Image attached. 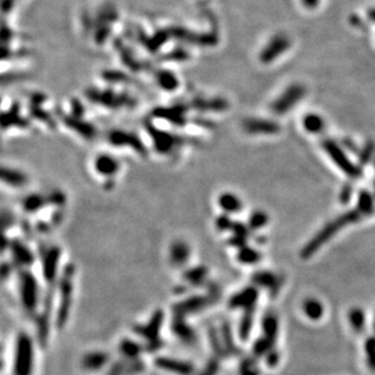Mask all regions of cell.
Returning <instances> with one entry per match:
<instances>
[{
  "label": "cell",
  "instance_id": "cell-39",
  "mask_svg": "<svg viewBox=\"0 0 375 375\" xmlns=\"http://www.w3.org/2000/svg\"><path fill=\"white\" fill-rule=\"evenodd\" d=\"M217 370H218V362L216 361V359H212V361H210L208 364H206L204 371H203L200 375H216Z\"/></svg>",
  "mask_w": 375,
  "mask_h": 375
},
{
  "label": "cell",
  "instance_id": "cell-20",
  "mask_svg": "<svg viewBox=\"0 0 375 375\" xmlns=\"http://www.w3.org/2000/svg\"><path fill=\"white\" fill-rule=\"evenodd\" d=\"M262 329H264V338L267 339L274 345L278 333V321L273 314H267L262 320Z\"/></svg>",
  "mask_w": 375,
  "mask_h": 375
},
{
  "label": "cell",
  "instance_id": "cell-33",
  "mask_svg": "<svg viewBox=\"0 0 375 375\" xmlns=\"http://www.w3.org/2000/svg\"><path fill=\"white\" fill-rule=\"evenodd\" d=\"M375 153V142L374 141H368L362 149L358 152V161L361 165H367L371 161Z\"/></svg>",
  "mask_w": 375,
  "mask_h": 375
},
{
  "label": "cell",
  "instance_id": "cell-3",
  "mask_svg": "<svg viewBox=\"0 0 375 375\" xmlns=\"http://www.w3.org/2000/svg\"><path fill=\"white\" fill-rule=\"evenodd\" d=\"M73 276L74 268L72 265H67L58 279V303L55 317V324L58 329H63L69 317L73 297Z\"/></svg>",
  "mask_w": 375,
  "mask_h": 375
},
{
  "label": "cell",
  "instance_id": "cell-23",
  "mask_svg": "<svg viewBox=\"0 0 375 375\" xmlns=\"http://www.w3.org/2000/svg\"><path fill=\"white\" fill-rule=\"evenodd\" d=\"M119 352L122 353L123 358L136 359L142 352V346L136 341L123 340L119 345Z\"/></svg>",
  "mask_w": 375,
  "mask_h": 375
},
{
  "label": "cell",
  "instance_id": "cell-2",
  "mask_svg": "<svg viewBox=\"0 0 375 375\" xmlns=\"http://www.w3.org/2000/svg\"><path fill=\"white\" fill-rule=\"evenodd\" d=\"M34 345L31 335L21 332L16 336L13 356V375H33Z\"/></svg>",
  "mask_w": 375,
  "mask_h": 375
},
{
  "label": "cell",
  "instance_id": "cell-7",
  "mask_svg": "<svg viewBox=\"0 0 375 375\" xmlns=\"http://www.w3.org/2000/svg\"><path fill=\"white\" fill-rule=\"evenodd\" d=\"M290 38L285 33H277L271 38L266 46L261 50L259 55V60L265 64L276 61L280 55L284 54L286 50L290 48Z\"/></svg>",
  "mask_w": 375,
  "mask_h": 375
},
{
  "label": "cell",
  "instance_id": "cell-8",
  "mask_svg": "<svg viewBox=\"0 0 375 375\" xmlns=\"http://www.w3.org/2000/svg\"><path fill=\"white\" fill-rule=\"evenodd\" d=\"M162 324H163V312L157 311L152 316L148 323L135 327L134 332L144 338V340H148V347L151 350H156L155 347H157L159 344V333H161Z\"/></svg>",
  "mask_w": 375,
  "mask_h": 375
},
{
  "label": "cell",
  "instance_id": "cell-12",
  "mask_svg": "<svg viewBox=\"0 0 375 375\" xmlns=\"http://www.w3.org/2000/svg\"><path fill=\"white\" fill-rule=\"evenodd\" d=\"M211 300L212 297L194 295V296L188 297L182 303H179L174 309H176V315L180 316V317H184L186 315H193L202 311L203 309H205L210 304Z\"/></svg>",
  "mask_w": 375,
  "mask_h": 375
},
{
  "label": "cell",
  "instance_id": "cell-29",
  "mask_svg": "<svg viewBox=\"0 0 375 375\" xmlns=\"http://www.w3.org/2000/svg\"><path fill=\"white\" fill-rule=\"evenodd\" d=\"M348 322H350L351 327L353 328V330L357 333H361L364 328L365 323V317L364 314L361 309H352L348 312Z\"/></svg>",
  "mask_w": 375,
  "mask_h": 375
},
{
  "label": "cell",
  "instance_id": "cell-16",
  "mask_svg": "<svg viewBox=\"0 0 375 375\" xmlns=\"http://www.w3.org/2000/svg\"><path fill=\"white\" fill-rule=\"evenodd\" d=\"M144 369L143 362L140 358L126 359L118 362L109 368L107 375H137Z\"/></svg>",
  "mask_w": 375,
  "mask_h": 375
},
{
  "label": "cell",
  "instance_id": "cell-25",
  "mask_svg": "<svg viewBox=\"0 0 375 375\" xmlns=\"http://www.w3.org/2000/svg\"><path fill=\"white\" fill-rule=\"evenodd\" d=\"M2 176L3 181L8 182V185L15 186V187H21V186L26 184V180H27L26 176L23 175L22 173H20V171L14 169H7V168L3 169Z\"/></svg>",
  "mask_w": 375,
  "mask_h": 375
},
{
  "label": "cell",
  "instance_id": "cell-28",
  "mask_svg": "<svg viewBox=\"0 0 375 375\" xmlns=\"http://www.w3.org/2000/svg\"><path fill=\"white\" fill-rule=\"evenodd\" d=\"M253 320H254V310H247L242 318L241 324H239V335H241L242 340H248L250 334V329L253 327Z\"/></svg>",
  "mask_w": 375,
  "mask_h": 375
},
{
  "label": "cell",
  "instance_id": "cell-11",
  "mask_svg": "<svg viewBox=\"0 0 375 375\" xmlns=\"http://www.w3.org/2000/svg\"><path fill=\"white\" fill-rule=\"evenodd\" d=\"M243 129L248 134H266L273 135L280 131L279 124L274 120L260 119V118H249L243 123Z\"/></svg>",
  "mask_w": 375,
  "mask_h": 375
},
{
  "label": "cell",
  "instance_id": "cell-36",
  "mask_svg": "<svg viewBox=\"0 0 375 375\" xmlns=\"http://www.w3.org/2000/svg\"><path fill=\"white\" fill-rule=\"evenodd\" d=\"M365 353L368 357V364L375 371V338H370L365 342Z\"/></svg>",
  "mask_w": 375,
  "mask_h": 375
},
{
  "label": "cell",
  "instance_id": "cell-44",
  "mask_svg": "<svg viewBox=\"0 0 375 375\" xmlns=\"http://www.w3.org/2000/svg\"><path fill=\"white\" fill-rule=\"evenodd\" d=\"M368 17H369V20L375 22V8L370 9V10H368Z\"/></svg>",
  "mask_w": 375,
  "mask_h": 375
},
{
  "label": "cell",
  "instance_id": "cell-21",
  "mask_svg": "<svg viewBox=\"0 0 375 375\" xmlns=\"http://www.w3.org/2000/svg\"><path fill=\"white\" fill-rule=\"evenodd\" d=\"M253 280L256 284L271 289V291H276L277 289L279 288V279L277 278V276H274V274L271 272H266V271H262V272H258L254 274Z\"/></svg>",
  "mask_w": 375,
  "mask_h": 375
},
{
  "label": "cell",
  "instance_id": "cell-15",
  "mask_svg": "<svg viewBox=\"0 0 375 375\" xmlns=\"http://www.w3.org/2000/svg\"><path fill=\"white\" fill-rule=\"evenodd\" d=\"M94 167H95L96 173L99 175L105 176V178H112L119 171L120 163L113 156L102 153L99 157H96L95 162H94Z\"/></svg>",
  "mask_w": 375,
  "mask_h": 375
},
{
  "label": "cell",
  "instance_id": "cell-45",
  "mask_svg": "<svg viewBox=\"0 0 375 375\" xmlns=\"http://www.w3.org/2000/svg\"><path fill=\"white\" fill-rule=\"evenodd\" d=\"M374 193H375V182H374Z\"/></svg>",
  "mask_w": 375,
  "mask_h": 375
},
{
  "label": "cell",
  "instance_id": "cell-10",
  "mask_svg": "<svg viewBox=\"0 0 375 375\" xmlns=\"http://www.w3.org/2000/svg\"><path fill=\"white\" fill-rule=\"evenodd\" d=\"M61 259V249L58 247H49L43 254V276L46 283H52L57 278L58 264Z\"/></svg>",
  "mask_w": 375,
  "mask_h": 375
},
{
  "label": "cell",
  "instance_id": "cell-24",
  "mask_svg": "<svg viewBox=\"0 0 375 375\" xmlns=\"http://www.w3.org/2000/svg\"><path fill=\"white\" fill-rule=\"evenodd\" d=\"M304 128L306 131L311 132V134H320L324 129V120L323 118L316 113H309L303 120Z\"/></svg>",
  "mask_w": 375,
  "mask_h": 375
},
{
  "label": "cell",
  "instance_id": "cell-17",
  "mask_svg": "<svg viewBox=\"0 0 375 375\" xmlns=\"http://www.w3.org/2000/svg\"><path fill=\"white\" fill-rule=\"evenodd\" d=\"M191 256V249L187 243L182 241H176L171 244L169 258L170 262L176 267L185 266L188 262V259Z\"/></svg>",
  "mask_w": 375,
  "mask_h": 375
},
{
  "label": "cell",
  "instance_id": "cell-5",
  "mask_svg": "<svg viewBox=\"0 0 375 375\" xmlns=\"http://www.w3.org/2000/svg\"><path fill=\"white\" fill-rule=\"evenodd\" d=\"M322 146H323V148L327 152V155L333 159V162H334V163L338 165V167L340 168V169L344 171L347 176H350V178H352V179L361 178L362 176L361 168L357 167L356 164H353L352 162L347 158L346 153L342 151V148L339 146L338 143L334 142L333 140L327 138V140H324L323 142H322Z\"/></svg>",
  "mask_w": 375,
  "mask_h": 375
},
{
  "label": "cell",
  "instance_id": "cell-31",
  "mask_svg": "<svg viewBox=\"0 0 375 375\" xmlns=\"http://www.w3.org/2000/svg\"><path fill=\"white\" fill-rule=\"evenodd\" d=\"M46 200L44 197L38 196V194H32L25 198L23 200V209L28 212H34L37 210H40L44 205H45Z\"/></svg>",
  "mask_w": 375,
  "mask_h": 375
},
{
  "label": "cell",
  "instance_id": "cell-19",
  "mask_svg": "<svg viewBox=\"0 0 375 375\" xmlns=\"http://www.w3.org/2000/svg\"><path fill=\"white\" fill-rule=\"evenodd\" d=\"M217 204L223 214H236L243 208L239 197L231 192H222L217 198Z\"/></svg>",
  "mask_w": 375,
  "mask_h": 375
},
{
  "label": "cell",
  "instance_id": "cell-37",
  "mask_svg": "<svg viewBox=\"0 0 375 375\" xmlns=\"http://www.w3.org/2000/svg\"><path fill=\"white\" fill-rule=\"evenodd\" d=\"M351 197H352V186L345 185L340 192L339 199H340L342 204H347V202L351 199Z\"/></svg>",
  "mask_w": 375,
  "mask_h": 375
},
{
  "label": "cell",
  "instance_id": "cell-9",
  "mask_svg": "<svg viewBox=\"0 0 375 375\" xmlns=\"http://www.w3.org/2000/svg\"><path fill=\"white\" fill-rule=\"evenodd\" d=\"M155 365L161 370L175 375H194L196 367L191 362L181 361L173 357L161 356L155 359Z\"/></svg>",
  "mask_w": 375,
  "mask_h": 375
},
{
  "label": "cell",
  "instance_id": "cell-38",
  "mask_svg": "<svg viewBox=\"0 0 375 375\" xmlns=\"http://www.w3.org/2000/svg\"><path fill=\"white\" fill-rule=\"evenodd\" d=\"M216 225H217L218 229H221V230H229V229H232V227H233L231 220H230V217L227 216V214L221 215V216L217 218Z\"/></svg>",
  "mask_w": 375,
  "mask_h": 375
},
{
  "label": "cell",
  "instance_id": "cell-35",
  "mask_svg": "<svg viewBox=\"0 0 375 375\" xmlns=\"http://www.w3.org/2000/svg\"><path fill=\"white\" fill-rule=\"evenodd\" d=\"M271 348H273V344L271 341H268L267 339L260 338L258 341L254 344V355L256 357L266 355L267 352H271Z\"/></svg>",
  "mask_w": 375,
  "mask_h": 375
},
{
  "label": "cell",
  "instance_id": "cell-42",
  "mask_svg": "<svg viewBox=\"0 0 375 375\" xmlns=\"http://www.w3.org/2000/svg\"><path fill=\"white\" fill-rule=\"evenodd\" d=\"M241 375H256V371L254 368L244 365V367H242V374Z\"/></svg>",
  "mask_w": 375,
  "mask_h": 375
},
{
  "label": "cell",
  "instance_id": "cell-13",
  "mask_svg": "<svg viewBox=\"0 0 375 375\" xmlns=\"http://www.w3.org/2000/svg\"><path fill=\"white\" fill-rule=\"evenodd\" d=\"M9 248L11 249V255L16 265L22 267V270H27L26 267L32 266L34 264V255L27 246L20 241H13L9 243Z\"/></svg>",
  "mask_w": 375,
  "mask_h": 375
},
{
  "label": "cell",
  "instance_id": "cell-14",
  "mask_svg": "<svg viewBox=\"0 0 375 375\" xmlns=\"http://www.w3.org/2000/svg\"><path fill=\"white\" fill-rule=\"evenodd\" d=\"M258 296V290L250 286V288L244 289V290L233 295L231 299H230L229 305L231 309H244L246 311L247 310H254Z\"/></svg>",
  "mask_w": 375,
  "mask_h": 375
},
{
  "label": "cell",
  "instance_id": "cell-30",
  "mask_svg": "<svg viewBox=\"0 0 375 375\" xmlns=\"http://www.w3.org/2000/svg\"><path fill=\"white\" fill-rule=\"evenodd\" d=\"M158 83L161 85L162 89L171 91L175 90L178 88V79L173 73L168 72V70H162L158 74Z\"/></svg>",
  "mask_w": 375,
  "mask_h": 375
},
{
  "label": "cell",
  "instance_id": "cell-43",
  "mask_svg": "<svg viewBox=\"0 0 375 375\" xmlns=\"http://www.w3.org/2000/svg\"><path fill=\"white\" fill-rule=\"evenodd\" d=\"M344 143H345V146H346L347 148L351 151V152H359V151L357 149L356 144L353 143L352 141H350V140H345V141H344Z\"/></svg>",
  "mask_w": 375,
  "mask_h": 375
},
{
  "label": "cell",
  "instance_id": "cell-26",
  "mask_svg": "<svg viewBox=\"0 0 375 375\" xmlns=\"http://www.w3.org/2000/svg\"><path fill=\"white\" fill-rule=\"evenodd\" d=\"M357 209L362 215H370L374 211V202L373 197L368 191H361L358 196V205Z\"/></svg>",
  "mask_w": 375,
  "mask_h": 375
},
{
  "label": "cell",
  "instance_id": "cell-41",
  "mask_svg": "<svg viewBox=\"0 0 375 375\" xmlns=\"http://www.w3.org/2000/svg\"><path fill=\"white\" fill-rule=\"evenodd\" d=\"M320 3V0H303V4L305 5L307 9H315Z\"/></svg>",
  "mask_w": 375,
  "mask_h": 375
},
{
  "label": "cell",
  "instance_id": "cell-27",
  "mask_svg": "<svg viewBox=\"0 0 375 375\" xmlns=\"http://www.w3.org/2000/svg\"><path fill=\"white\" fill-rule=\"evenodd\" d=\"M206 274H208V272H206L205 267L199 266V267H194V268H190V270H187V272L185 273L184 277H185L186 282L191 283V284H193V285H199L205 280Z\"/></svg>",
  "mask_w": 375,
  "mask_h": 375
},
{
  "label": "cell",
  "instance_id": "cell-34",
  "mask_svg": "<svg viewBox=\"0 0 375 375\" xmlns=\"http://www.w3.org/2000/svg\"><path fill=\"white\" fill-rule=\"evenodd\" d=\"M268 222V216L264 211H255L249 217V227L252 230H259L266 226Z\"/></svg>",
  "mask_w": 375,
  "mask_h": 375
},
{
  "label": "cell",
  "instance_id": "cell-22",
  "mask_svg": "<svg viewBox=\"0 0 375 375\" xmlns=\"http://www.w3.org/2000/svg\"><path fill=\"white\" fill-rule=\"evenodd\" d=\"M303 306L305 315L312 321H318L324 315L323 304L317 299H306Z\"/></svg>",
  "mask_w": 375,
  "mask_h": 375
},
{
  "label": "cell",
  "instance_id": "cell-40",
  "mask_svg": "<svg viewBox=\"0 0 375 375\" xmlns=\"http://www.w3.org/2000/svg\"><path fill=\"white\" fill-rule=\"evenodd\" d=\"M278 361H279V356H278V353L276 352V351L272 350L271 352H268L266 362H267V364L270 365V367H274V365L278 363Z\"/></svg>",
  "mask_w": 375,
  "mask_h": 375
},
{
  "label": "cell",
  "instance_id": "cell-18",
  "mask_svg": "<svg viewBox=\"0 0 375 375\" xmlns=\"http://www.w3.org/2000/svg\"><path fill=\"white\" fill-rule=\"evenodd\" d=\"M109 361L108 353L102 351H93L83 357L82 365L88 371H97L105 368Z\"/></svg>",
  "mask_w": 375,
  "mask_h": 375
},
{
  "label": "cell",
  "instance_id": "cell-4",
  "mask_svg": "<svg viewBox=\"0 0 375 375\" xmlns=\"http://www.w3.org/2000/svg\"><path fill=\"white\" fill-rule=\"evenodd\" d=\"M19 297L22 310L29 316H33L40 307L39 284L29 270H21L20 272Z\"/></svg>",
  "mask_w": 375,
  "mask_h": 375
},
{
  "label": "cell",
  "instance_id": "cell-6",
  "mask_svg": "<svg viewBox=\"0 0 375 375\" xmlns=\"http://www.w3.org/2000/svg\"><path fill=\"white\" fill-rule=\"evenodd\" d=\"M306 94V88L299 83L289 85L278 99H276L271 105V111L274 114H284L304 99Z\"/></svg>",
  "mask_w": 375,
  "mask_h": 375
},
{
  "label": "cell",
  "instance_id": "cell-46",
  "mask_svg": "<svg viewBox=\"0 0 375 375\" xmlns=\"http://www.w3.org/2000/svg\"><path fill=\"white\" fill-rule=\"evenodd\" d=\"M374 165H375V164H374Z\"/></svg>",
  "mask_w": 375,
  "mask_h": 375
},
{
  "label": "cell",
  "instance_id": "cell-32",
  "mask_svg": "<svg viewBox=\"0 0 375 375\" xmlns=\"http://www.w3.org/2000/svg\"><path fill=\"white\" fill-rule=\"evenodd\" d=\"M260 258H261V255L255 249H252V248L248 247L241 248V250L238 253V260L242 264L246 265L256 264V262H259Z\"/></svg>",
  "mask_w": 375,
  "mask_h": 375
},
{
  "label": "cell",
  "instance_id": "cell-1",
  "mask_svg": "<svg viewBox=\"0 0 375 375\" xmlns=\"http://www.w3.org/2000/svg\"><path fill=\"white\" fill-rule=\"evenodd\" d=\"M362 216L363 215L358 211V209H356V210H350V211L345 212V214H342L341 216L336 217L335 220L328 222L327 225L324 226L323 229H322L321 231L318 232L317 235H316L305 247H304L303 252H301V256H303L304 259H307V258H310V256H312L322 246H323L324 243H326L328 239L332 238L333 236H335V233L338 232L339 230H341L342 227L350 225V223L358 222Z\"/></svg>",
  "mask_w": 375,
  "mask_h": 375
}]
</instances>
